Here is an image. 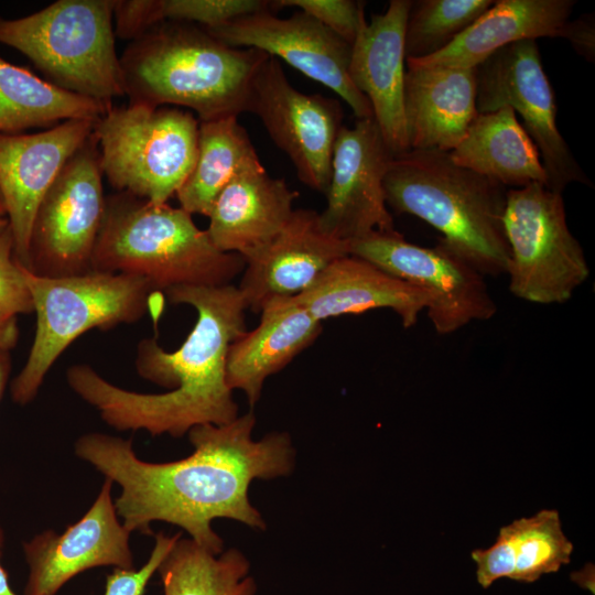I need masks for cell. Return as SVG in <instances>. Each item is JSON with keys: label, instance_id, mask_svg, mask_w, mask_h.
I'll return each mask as SVG.
<instances>
[{"label": "cell", "instance_id": "f35d334b", "mask_svg": "<svg viewBox=\"0 0 595 595\" xmlns=\"http://www.w3.org/2000/svg\"><path fill=\"white\" fill-rule=\"evenodd\" d=\"M2 217H7V215H6V207H4L3 198L0 193V218Z\"/></svg>", "mask_w": 595, "mask_h": 595}, {"label": "cell", "instance_id": "2e32d148", "mask_svg": "<svg viewBox=\"0 0 595 595\" xmlns=\"http://www.w3.org/2000/svg\"><path fill=\"white\" fill-rule=\"evenodd\" d=\"M105 478L87 512L62 533L45 530L23 543L29 566L24 595H55L79 573L98 566L133 569L130 531L119 521Z\"/></svg>", "mask_w": 595, "mask_h": 595}, {"label": "cell", "instance_id": "6da1fadb", "mask_svg": "<svg viewBox=\"0 0 595 595\" xmlns=\"http://www.w3.org/2000/svg\"><path fill=\"white\" fill-rule=\"evenodd\" d=\"M255 425L252 412L223 425H196L187 432L193 453L167 463L142 461L131 440L98 432L79 436L74 451L119 485L115 506L130 532L152 534L151 523L164 521L220 554L223 540L213 530V520L226 518L264 530L262 516L249 500V486L253 479L288 476L295 465L288 433L273 432L255 441Z\"/></svg>", "mask_w": 595, "mask_h": 595}, {"label": "cell", "instance_id": "e0dca14e", "mask_svg": "<svg viewBox=\"0 0 595 595\" xmlns=\"http://www.w3.org/2000/svg\"><path fill=\"white\" fill-rule=\"evenodd\" d=\"M97 119H71L30 134H0V193L17 261L29 264L36 209L73 153L93 133Z\"/></svg>", "mask_w": 595, "mask_h": 595}, {"label": "cell", "instance_id": "83f0119b", "mask_svg": "<svg viewBox=\"0 0 595 595\" xmlns=\"http://www.w3.org/2000/svg\"><path fill=\"white\" fill-rule=\"evenodd\" d=\"M112 106L63 89L0 56V134L98 119Z\"/></svg>", "mask_w": 595, "mask_h": 595}, {"label": "cell", "instance_id": "d4e9b609", "mask_svg": "<svg viewBox=\"0 0 595 595\" xmlns=\"http://www.w3.org/2000/svg\"><path fill=\"white\" fill-rule=\"evenodd\" d=\"M458 166L505 187L548 186L540 153L508 106L477 113L462 141L448 152Z\"/></svg>", "mask_w": 595, "mask_h": 595}, {"label": "cell", "instance_id": "8992f818", "mask_svg": "<svg viewBox=\"0 0 595 595\" xmlns=\"http://www.w3.org/2000/svg\"><path fill=\"white\" fill-rule=\"evenodd\" d=\"M22 268L36 326L26 361L10 386L19 405L34 400L54 363L80 335L133 324L145 314L156 318L161 311V292L140 277L90 271L46 278Z\"/></svg>", "mask_w": 595, "mask_h": 595}, {"label": "cell", "instance_id": "ac0fdd59", "mask_svg": "<svg viewBox=\"0 0 595 595\" xmlns=\"http://www.w3.org/2000/svg\"><path fill=\"white\" fill-rule=\"evenodd\" d=\"M412 0H391L383 13L364 18L351 44L348 73L369 101L372 116L394 155L410 150L404 113V30Z\"/></svg>", "mask_w": 595, "mask_h": 595}, {"label": "cell", "instance_id": "7a4b0ae2", "mask_svg": "<svg viewBox=\"0 0 595 595\" xmlns=\"http://www.w3.org/2000/svg\"><path fill=\"white\" fill-rule=\"evenodd\" d=\"M164 293L172 304L196 310L194 327L173 351L163 349L155 338L141 339L134 366L141 378L170 390H126L87 364L67 368L69 388L118 431L144 430L153 436L180 437L196 425L234 421L238 405L226 381V356L246 332L247 305L238 286L184 285Z\"/></svg>", "mask_w": 595, "mask_h": 595}, {"label": "cell", "instance_id": "277c9868", "mask_svg": "<svg viewBox=\"0 0 595 595\" xmlns=\"http://www.w3.org/2000/svg\"><path fill=\"white\" fill-rule=\"evenodd\" d=\"M383 193L388 207L437 229L439 239L482 274H506L504 185L456 165L448 152L409 150L392 160Z\"/></svg>", "mask_w": 595, "mask_h": 595}, {"label": "cell", "instance_id": "d6986e66", "mask_svg": "<svg viewBox=\"0 0 595 595\" xmlns=\"http://www.w3.org/2000/svg\"><path fill=\"white\" fill-rule=\"evenodd\" d=\"M349 242L327 235L318 213L293 209L278 235L246 261L238 286L247 309L259 313L278 296L304 292L336 259L349 255Z\"/></svg>", "mask_w": 595, "mask_h": 595}, {"label": "cell", "instance_id": "603a6c76", "mask_svg": "<svg viewBox=\"0 0 595 595\" xmlns=\"http://www.w3.org/2000/svg\"><path fill=\"white\" fill-rule=\"evenodd\" d=\"M296 300L318 321L390 309L404 328L416 324L432 296L375 264L347 255L332 262Z\"/></svg>", "mask_w": 595, "mask_h": 595}, {"label": "cell", "instance_id": "8fae6325", "mask_svg": "<svg viewBox=\"0 0 595 595\" xmlns=\"http://www.w3.org/2000/svg\"><path fill=\"white\" fill-rule=\"evenodd\" d=\"M478 113L504 106L518 112L537 147L548 175V187L563 193L571 183L591 186L559 131L556 104L536 40L507 45L475 67Z\"/></svg>", "mask_w": 595, "mask_h": 595}, {"label": "cell", "instance_id": "4dcf8cb0", "mask_svg": "<svg viewBox=\"0 0 595 595\" xmlns=\"http://www.w3.org/2000/svg\"><path fill=\"white\" fill-rule=\"evenodd\" d=\"M273 8H277L274 1L267 0H133L130 18L141 32L163 21L210 29Z\"/></svg>", "mask_w": 595, "mask_h": 595}, {"label": "cell", "instance_id": "d6a6232c", "mask_svg": "<svg viewBox=\"0 0 595 595\" xmlns=\"http://www.w3.org/2000/svg\"><path fill=\"white\" fill-rule=\"evenodd\" d=\"M0 307L15 314L33 313L31 293L23 268L14 256V245L9 226L0 232Z\"/></svg>", "mask_w": 595, "mask_h": 595}, {"label": "cell", "instance_id": "ffe728a7", "mask_svg": "<svg viewBox=\"0 0 595 595\" xmlns=\"http://www.w3.org/2000/svg\"><path fill=\"white\" fill-rule=\"evenodd\" d=\"M405 66L403 113L410 150L451 152L478 113L475 68Z\"/></svg>", "mask_w": 595, "mask_h": 595}, {"label": "cell", "instance_id": "8d00e7d4", "mask_svg": "<svg viewBox=\"0 0 595 595\" xmlns=\"http://www.w3.org/2000/svg\"><path fill=\"white\" fill-rule=\"evenodd\" d=\"M11 371L10 351L0 353V401L3 397Z\"/></svg>", "mask_w": 595, "mask_h": 595}, {"label": "cell", "instance_id": "7402d4cb", "mask_svg": "<svg viewBox=\"0 0 595 595\" xmlns=\"http://www.w3.org/2000/svg\"><path fill=\"white\" fill-rule=\"evenodd\" d=\"M259 313L258 326L235 340L226 356L227 385L245 392L251 407L267 378L312 345L323 327L295 296L270 299Z\"/></svg>", "mask_w": 595, "mask_h": 595}, {"label": "cell", "instance_id": "7c38bea8", "mask_svg": "<svg viewBox=\"0 0 595 595\" xmlns=\"http://www.w3.org/2000/svg\"><path fill=\"white\" fill-rule=\"evenodd\" d=\"M348 252L430 293L428 317L440 335L497 313L485 275L441 239L426 248L407 241L399 231H371L349 241Z\"/></svg>", "mask_w": 595, "mask_h": 595}, {"label": "cell", "instance_id": "4fadbf2b", "mask_svg": "<svg viewBox=\"0 0 595 595\" xmlns=\"http://www.w3.org/2000/svg\"><path fill=\"white\" fill-rule=\"evenodd\" d=\"M247 111L259 117L274 144L290 158L300 181L325 195L343 126L339 101L295 89L279 60L269 56L252 79Z\"/></svg>", "mask_w": 595, "mask_h": 595}, {"label": "cell", "instance_id": "9a60e30c", "mask_svg": "<svg viewBox=\"0 0 595 595\" xmlns=\"http://www.w3.org/2000/svg\"><path fill=\"white\" fill-rule=\"evenodd\" d=\"M394 156L374 117L342 126L333 149L326 208L318 213L327 235L349 242L371 231H397L383 193Z\"/></svg>", "mask_w": 595, "mask_h": 595}, {"label": "cell", "instance_id": "e575fe53", "mask_svg": "<svg viewBox=\"0 0 595 595\" xmlns=\"http://www.w3.org/2000/svg\"><path fill=\"white\" fill-rule=\"evenodd\" d=\"M564 40L573 50L588 62L595 60V21L594 14H584L569 21Z\"/></svg>", "mask_w": 595, "mask_h": 595}, {"label": "cell", "instance_id": "836d02e7", "mask_svg": "<svg viewBox=\"0 0 595 595\" xmlns=\"http://www.w3.org/2000/svg\"><path fill=\"white\" fill-rule=\"evenodd\" d=\"M180 533L154 536V547L148 561L138 570L115 569L107 575L105 595H144L147 586L155 572L180 539Z\"/></svg>", "mask_w": 595, "mask_h": 595}, {"label": "cell", "instance_id": "ba28073f", "mask_svg": "<svg viewBox=\"0 0 595 595\" xmlns=\"http://www.w3.org/2000/svg\"><path fill=\"white\" fill-rule=\"evenodd\" d=\"M198 125L178 107H112L94 127L102 175L117 192L167 203L196 162Z\"/></svg>", "mask_w": 595, "mask_h": 595}, {"label": "cell", "instance_id": "5b68a950", "mask_svg": "<svg viewBox=\"0 0 595 595\" xmlns=\"http://www.w3.org/2000/svg\"><path fill=\"white\" fill-rule=\"evenodd\" d=\"M245 266L241 256L218 250L181 207L125 192L106 197L91 271L140 277L165 292L230 284Z\"/></svg>", "mask_w": 595, "mask_h": 595}, {"label": "cell", "instance_id": "74e56055", "mask_svg": "<svg viewBox=\"0 0 595 595\" xmlns=\"http://www.w3.org/2000/svg\"><path fill=\"white\" fill-rule=\"evenodd\" d=\"M4 543V533L0 527V595H17L9 583L7 571L1 564L2 547Z\"/></svg>", "mask_w": 595, "mask_h": 595}, {"label": "cell", "instance_id": "f1b7e54d", "mask_svg": "<svg viewBox=\"0 0 595 595\" xmlns=\"http://www.w3.org/2000/svg\"><path fill=\"white\" fill-rule=\"evenodd\" d=\"M250 563L238 549L214 554L191 538H181L158 573L164 595H255Z\"/></svg>", "mask_w": 595, "mask_h": 595}, {"label": "cell", "instance_id": "484cf974", "mask_svg": "<svg viewBox=\"0 0 595 595\" xmlns=\"http://www.w3.org/2000/svg\"><path fill=\"white\" fill-rule=\"evenodd\" d=\"M573 543L565 537L558 510L543 509L501 527L493 545L472 552L483 588L508 577L533 583L571 561Z\"/></svg>", "mask_w": 595, "mask_h": 595}, {"label": "cell", "instance_id": "ab89813d", "mask_svg": "<svg viewBox=\"0 0 595 595\" xmlns=\"http://www.w3.org/2000/svg\"><path fill=\"white\" fill-rule=\"evenodd\" d=\"M9 226L7 217L0 218V232H2Z\"/></svg>", "mask_w": 595, "mask_h": 595}, {"label": "cell", "instance_id": "5bb4252c", "mask_svg": "<svg viewBox=\"0 0 595 595\" xmlns=\"http://www.w3.org/2000/svg\"><path fill=\"white\" fill-rule=\"evenodd\" d=\"M205 30L229 46L283 60L336 93L357 119L374 117L368 99L349 77L351 45L307 13L299 10L283 19L264 10Z\"/></svg>", "mask_w": 595, "mask_h": 595}, {"label": "cell", "instance_id": "cb8c5ba5", "mask_svg": "<svg viewBox=\"0 0 595 595\" xmlns=\"http://www.w3.org/2000/svg\"><path fill=\"white\" fill-rule=\"evenodd\" d=\"M574 0H495L450 45L414 66L475 68L498 50L523 40L564 39Z\"/></svg>", "mask_w": 595, "mask_h": 595}, {"label": "cell", "instance_id": "52a82bcc", "mask_svg": "<svg viewBox=\"0 0 595 595\" xmlns=\"http://www.w3.org/2000/svg\"><path fill=\"white\" fill-rule=\"evenodd\" d=\"M113 4L57 0L23 18L0 17V43L24 54L52 84L112 106L125 96Z\"/></svg>", "mask_w": 595, "mask_h": 595}, {"label": "cell", "instance_id": "f546056e", "mask_svg": "<svg viewBox=\"0 0 595 595\" xmlns=\"http://www.w3.org/2000/svg\"><path fill=\"white\" fill-rule=\"evenodd\" d=\"M495 0H418L412 1L405 30L407 58H424L450 45Z\"/></svg>", "mask_w": 595, "mask_h": 595}, {"label": "cell", "instance_id": "30bf717a", "mask_svg": "<svg viewBox=\"0 0 595 595\" xmlns=\"http://www.w3.org/2000/svg\"><path fill=\"white\" fill-rule=\"evenodd\" d=\"M102 176L93 131L68 159L36 209L25 269L46 278L91 271L106 206Z\"/></svg>", "mask_w": 595, "mask_h": 595}, {"label": "cell", "instance_id": "44dd1931", "mask_svg": "<svg viewBox=\"0 0 595 595\" xmlns=\"http://www.w3.org/2000/svg\"><path fill=\"white\" fill-rule=\"evenodd\" d=\"M298 196L263 165L244 171L218 195L206 232L218 250L237 253L246 262L282 229Z\"/></svg>", "mask_w": 595, "mask_h": 595}, {"label": "cell", "instance_id": "1f68e13d", "mask_svg": "<svg viewBox=\"0 0 595 595\" xmlns=\"http://www.w3.org/2000/svg\"><path fill=\"white\" fill-rule=\"evenodd\" d=\"M277 8L296 7L340 39L353 44L365 18V3L354 0H279Z\"/></svg>", "mask_w": 595, "mask_h": 595}, {"label": "cell", "instance_id": "4316f807", "mask_svg": "<svg viewBox=\"0 0 595 595\" xmlns=\"http://www.w3.org/2000/svg\"><path fill=\"white\" fill-rule=\"evenodd\" d=\"M262 166L237 117L201 121L194 167L175 196L180 207L208 217L227 184L244 171Z\"/></svg>", "mask_w": 595, "mask_h": 595}, {"label": "cell", "instance_id": "d590c367", "mask_svg": "<svg viewBox=\"0 0 595 595\" xmlns=\"http://www.w3.org/2000/svg\"><path fill=\"white\" fill-rule=\"evenodd\" d=\"M19 334L18 316L0 307V353L13 349Z\"/></svg>", "mask_w": 595, "mask_h": 595}, {"label": "cell", "instance_id": "9c48e42d", "mask_svg": "<svg viewBox=\"0 0 595 595\" xmlns=\"http://www.w3.org/2000/svg\"><path fill=\"white\" fill-rule=\"evenodd\" d=\"M504 229L509 290L536 304H562L587 280L589 266L571 232L562 193L543 184L507 191Z\"/></svg>", "mask_w": 595, "mask_h": 595}, {"label": "cell", "instance_id": "3957f363", "mask_svg": "<svg viewBox=\"0 0 595 595\" xmlns=\"http://www.w3.org/2000/svg\"><path fill=\"white\" fill-rule=\"evenodd\" d=\"M268 57L229 46L197 24L163 21L119 58L129 104L183 107L201 122L246 112L252 79Z\"/></svg>", "mask_w": 595, "mask_h": 595}]
</instances>
